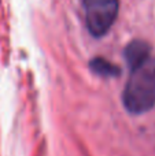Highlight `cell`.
I'll return each instance as SVG.
<instances>
[{"instance_id": "cell-3", "label": "cell", "mask_w": 155, "mask_h": 156, "mask_svg": "<svg viewBox=\"0 0 155 156\" xmlns=\"http://www.w3.org/2000/svg\"><path fill=\"white\" fill-rule=\"evenodd\" d=\"M150 55H151L150 45L142 40L132 41L125 48V58H126V63H128L129 69L139 65V63H142L143 60H146Z\"/></svg>"}, {"instance_id": "cell-4", "label": "cell", "mask_w": 155, "mask_h": 156, "mask_svg": "<svg viewBox=\"0 0 155 156\" xmlns=\"http://www.w3.org/2000/svg\"><path fill=\"white\" fill-rule=\"evenodd\" d=\"M91 69L95 71L96 74L103 77H115L120 74V69L117 66L111 65L110 62H107L103 58H96L91 63Z\"/></svg>"}, {"instance_id": "cell-2", "label": "cell", "mask_w": 155, "mask_h": 156, "mask_svg": "<svg viewBox=\"0 0 155 156\" xmlns=\"http://www.w3.org/2000/svg\"><path fill=\"white\" fill-rule=\"evenodd\" d=\"M82 7L89 33L95 37H102L117 19L120 0H82Z\"/></svg>"}, {"instance_id": "cell-1", "label": "cell", "mask_w": 155, "mask_h": 156, "mask_svg": "<svg viewBox=\"0 0 155 156\" xmlns=\"http://www.w3.org/2000/svg\"><path fill=\"white\" fill-rule=\"evenodd\" d=\"M122 101L131 114H143L155 105V58L153 55L129 69Z\"/></svg>"}]
</instances>
